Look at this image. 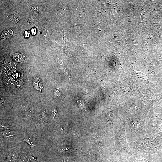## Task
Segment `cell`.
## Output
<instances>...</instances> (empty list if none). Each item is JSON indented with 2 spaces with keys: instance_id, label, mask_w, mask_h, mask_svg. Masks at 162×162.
<instances>
[{
  "instance_id": "4",
  "label": "cell",
  "mask_w": 162,
  "mask_h": 162,
  "mask_svg": "<svg viewBox=\"0 0 162 162\" xmlns=\"http://www.w3.org/2000/svg\"><path fill=\"white\" fill-rule=\"evenodd\" d=\"M33 83L34 87L36 90H39L42 89V85L38 75H36L34 76Z\"/></svg>"
},
{
  "instance_id": "2",
  "label": "cell",
  "mask_w": 162,
  "mask_h": 162,
  "mask_svg": "<svg viewBox=\"0 0 162 162\" xmlns=\"http://www.w3.org/2000/svg\"><path fill=\"white\" fill-rule=\"evenodd\" d=\"M18 154L16 151H10L8 153L5 157L6 162H14L18 157Z\"/></svg>"
},
{
  "instance_id": "17",
  "label": "cell",
  "mask_w": 162,
  "mask_h": 162,
  "mask_svg": "<svg viewBox=\"0 0 162 162\" xmlns=\"http://www.w3.org/2000/svg\"><path fill=\"white\" fill-rule=\"evenodd\" d=\"M18 162H27L26 158L25 157L21 158Z\"/></svg>"
},
{
  "instance_id": "16",
  "label": "cell",
  "mask_w": 162,
  "mask_h": 162,
  "mask_svg": "<svg viewBox=\"0 0 162 162\" xmlns=\"http://www.w3.org/2000/svg\"><path fill=\"white\" fill-rule=\"evenodd\" d=\"M31 32L32 34L33 35L37 33V30L36 28H32L31 29Z\"/></svg>"
},
{
  "instance_id": "1",
  "label": "cell",
  "mask_w": 162,
  "mask_h": 162,
  "mask_svg": "<svg viewBox=\"0 0 162 162\" xmlns=\"http://www.w3.org/2000/svg\"><path fill=\"white\" fill-rule=\"evenodd\" d=\"M1 135L3 138L7 140H12L16 136V131L11 129H8L1 131Z\"/></svg>"
},
{
  "instance_id": "15",
  "label": "cell",
  "mask_w": 162,
  "mask_h": 162,
  "mask_svg": "<svg viewBox=\"0 0 162 162\" xmlns=\"http://www.w3.org/2000/svg\"><path fill=\"white\" fill-rule=\"evenodd\" d=\"M30 33V31H29L26 30L25 32L24 36L26 38H28L29 37V34Z\"/></svg>"
},
{
  "instance_id": "6",
  "label": "cell",
  "mask_w": 162,
  "mask_h": 162,
  "mask_svg": "<svg viewBox=\"0 0 162 162\" xmlns=\"http://www.w3.org/2000/svg\"><path fill=\"white\" fill-rule=\"evenodd\" d=\"M39 119L40 122L42 124H46L47 123V117L44 109L41 110L39 115Z\"/></svg>"
},
{
  "instance_id": "13",
  "label": "cell",
  "mask_w": 162,
  "mask_h": 162,
  "mask_svg": "<svg viewBox=\"0 0 162 162\" xmlns=\"http://www.w3.org/2000/svg\"><path fill=\"white\" fill-rule=\"evenodd\" d=\"M61 88L59 86H57L55 89L54 92V94L56 97H59L61 94Z\"/></svg>"
},
{
  "instance_id": "7",
  "label": "cell",
  "mask_w": 162,
  "mask_h": 162,
  "mask_svg": "<svg viewBox=\"0 0 162 162\" xmlns=\"http://www.w3.org/2000/svg\"><path fill=\"white\" fill-rule=\"evenodd\" d=\"M0 131L11 129L12 126L11 124L8 122L5 121H1L0 122Z\"/></svg>"
},
{
  "instance_id": "12",
  "label": "cell",
  "mask_w": 162,
  "mask_h": 162,
  "mask_svg": "<svg viewBox=\"0 0 162 162\" xmlns=\"http://www.w3.org/2000/svg\"><path fill=\"white\" fill-rule=\"evenodd\" d=\"M25 115L28 118L32 117L33 113L31 110L29 108H26L24 109Z\"/></svg>"
},
{
  "instance_id": "14",
  "label": "cell",
  "mask_w": 162,
  "mask_h": 162,
  "mask_svg": "<svg viewBox=\"0 0 162 162\" xmlns=\"http://www.w3.org/2000/svg\"><path fill=\"white\" fill-rule=\"evenodd\" d=\"M5 103L4 102V100L2 99V98L0 99V106L1 107H2L4 106L5 105Z\"/></svg>"
},
{
  "instance_id": "10",
  "label": "cell",
  "mask_w": 162,
  "mask_h": 162,
  "mask_svg": "<svg viewBox=\"0 0 162 162\" xmlns=\"http://www.w3.org/2000/svg\"><path fill=\"white\" fill-rule=\"evenodd\" d=\"M29 10L34 13H37L39 10V6L36 4H33L30 6L29 8Z\"/></svg>"
},
{
  "instance_id": "3",
  "label": "cell",
  "mask_w": 162,
  "mask_h": 162,
  "mask_svg": "<svg viewBox=\"0 0 162 162\" xmlns=\"http://www.w3.org/2000/svg\"><path fill=\"white\" fill-rule=\"evenodd\" d=\"M8 17L9 20L13 23L18 22L20 19L18 14L14 11L11 12L8 14Z\"/></svg>"
},
{
  "instance_id": "11",
  "label": "cell",
  "mask_w": 162,
  "mask_h": 162,
  "mask_svg": "<svg viewBox=\"0 0 162 162\" xmlns=\"http://www.w3.org/2000/svg\"><path fill=\"white\" fill-rule=\"evenodd\" d=\"M51 117L54 120H56L58 117V114L57 110L55 107H53L51 110Z\"/></svg>"
},
{
  "instance_id": "9",
  "label": "cell",
  "mask_w": 162,
  "mask_h": 162,
  "mask_svg": "<svg viewBox=\"0 0 162 162\" xmlns=\"http://www.w3.org/2000/svg\"><path fill=\"white\" fill-rule=\"evenodd\" d=\"M13 57L15 61L18 62H22L23 60V56L22 55L19 53H14L13 54Z\"/></svg>"
},
{
  "instance_id": "8",
  "label": "cell",
  "mask_w": 162,
  "mask_h": 162,
  "mask_svg": "<svg viewBox=\"0 0 162 162\" xmlns=\"http://www.w3.org/2000/svg\"><path fill=\"white\" fill-rule=\"evenodd\" d=\"M21 141H25L26 142L28 145L33 150L36 147V145L35 142L29 138L26 137L23 139Z\"/></svg>"
},
{
  "instance_id": "5",
  "label": "cell",
  "mask_w": 162,
  "mask_h": 162,
  "mask_svg": "<svg viewBox=\"0 0 162 162\" xmlns=\"http://www.w3.org/2000/svg\"><path fill=\"white\" fill-rule=\"evenodd\" d=\"M12 30L9 28L6 29L1 33L0 37L4 39H7L10 38L13 35Z\"/></svg>"
}]
</instances>
